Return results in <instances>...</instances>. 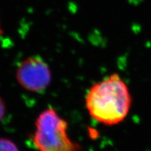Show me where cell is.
Returning a JSON list of instances; mask_svg holds the SVG:
<instances>
[{
	"label": "cell",
	"instance_id": "cell-1",
	"mask_svg": "<svg viewBox=\"0 0 151 151\" xmlns=\"http://www.w3.org/2000/svg\"><path fill=\"white\" fill-rule=\"evenodd\" d=\"M132 96L118 73L94 83L86 97V106L94 120L107 126L122 122L129 114Z\"/></svg>",
	"mask_w": 151,
	"mask_h": 151
},
{
	"label": "cell",
	"instance_id": "cell-2",
	"mask_svg": "<svg viewBox=\"0 0 151 151\" xmlns=\"http://www.w3.org/2000/svg\"><path fill=\"white\" fill-rule=\"evenodd\" d=\"M33 143L39 151H81L68 134V123L52 108L43 111L35 121Z\"/></svg>",
	"mask_w": 151,
	"mask_h": 151
},
{
	"label": "cell",
	"instance_id": "cell-3",
	"mask_svg": "<svg viewBox=\"0 0 151 151\" xmlns=\"http://www.w3.org/2000/svg\"><path fill=\"white\" fill-rule=\"evenodd\" d=\"M18 83L27 91L41 93L52 81V73L46 62L40 56H29L19 63L16 71Z\"/></svg>",
	"mask_w": 151,
	"mask_h": 151
},
{
	"label": "cell",
	"instance_id": "cell-4",
	"mask_svg": "<svg viewBox=\"0 0 151 151\" xmlns=\"http://www.w3.org/2000/svg\"><path fill=\"white\" fill-rule=\"evenodd\" d=\"M0 151H20L14 141L6 138L0 137Z\"/></svg>",
	"mask_w": 151,
	"mask_h": 151
},
{
	"label": "cell",
	"instance_id": "cell-5",
	"mask_svg": "<svg viewBox=\"0 0 151 151\" xmlns=\"http://www.w3.org/2000/svg\"><path fill=\"white\" fill-rule=\"evenodd\" d=\"M6 112V110L5 102L2 98L0 97V123L4 118Z\"/></svg>",
	"mask_w": 151,
	"mask_h": 151
},
{
	"label": "cell",
	"instance_id": "cell-6",
	"mask_svg": "<svg viewBox=\"0 0 151 151\" xmlns=\"http://www.w3.org/2000/svg\"><path fill=\"white\" fill-rule=\"evenodd\" d=\"M1 34V27H0V35Z\"/></svg>",
	"mask_w": 151,
	"mask_h": 151
}]
</instances>
